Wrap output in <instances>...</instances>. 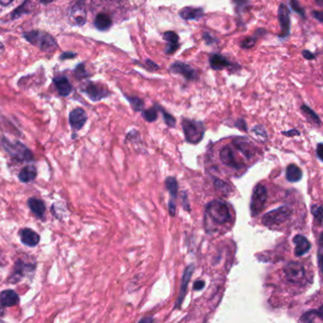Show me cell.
Here are the masks:
<instances>
[{
    "instance_id": "52",
    "label": "cell",
    "mask_w": 323,
    "mask_h": 323,
    "mask_svg": "<svg viewBox=\"0 0 323 323\" xmlns=\"http://www.w3.org/2000/svg\"><path fill=\"white\" fill-rule=\"evenodd\" d=\"M234 1L236 2V5H237V6H240L241 3L244 5V4L246 3L247 0H234Z\"/></svg>"
},
{
    "instance_id": "53",
    "label": "cell",
    "mask_w": 323,
    "mask_h": 323,
    "mask_svg": "<svg viewBox=\"0 0 323 323\" xmlns=\"http://www.w3.org/2000/svg\"><path fill=\"white\" fill-rule=\"evenodd\" d=\"M53 1H55V0H40V2L43 3V4H48V3H51Z\"/></svg>"
},
{
    "instance_id": "39",
    "label": "cell",
    "mask_w": 323,
    "mask_h": 323,
    "mask_svg": "<svg viewBox=\"0 0 323 323\" xmlns=\"http://www.w3.org/2000/svg\"><path fill=\"white\" fill-rule=\"evenodd\" d=\"M252 131H253V133H254L255 134H257V135H260V136H262V137H265V138H266V132H265V130H264L262 127H260V126H256V127H254Z\"/></svg>"
},
{
    "instance_id": "14",
    "label": "cell",
    "mask_w": 323,
    "mask_h": 323,
    "mask_svg": "<svg viewBox=\"0 0 323 323\" xmlns=\"http://www.w3.org/2000/svg\"><path fill=\"white\" fill-rule=\"evenodd\" d=\"M19 235H20L21 242L24 245L31 247L37 246L41 240L40 235L36 231H33L30 228L22 229L21 231H19Z\"/></svg>"
},
{
    "instance_id": "46",
    "label": "cell",
    "mask_w": 323,
    "mask_h": 323,
    "mask_svg": "<svg viewBox=\"0 0 323 323\" xmlns=\"http://www.w3.org/2000/svg\"><path fill=\"white\" fill-rule=\"evenodd\" d=\"M285 135H286V136H294V135H299L300 134V133L298 132V131H296V130H291V131H289V132H286V133H283Z\"/></svg>"
},
{
    "instance_id": "6",
    "label": "cell",
    "mask_w": 323,
    "mask_h": 323,
    "mask_svg": "<svg viewBox=\"0 0 323 323\" xmlns=\"http://www.w3.org/2000/svg\"><path fill=\"white\" fill-rule=\"evenodd\" d=\"M267 199V191L266 186L257 185L252 192L251 201H250V213L252 216L259 215L265 208V204Z\"/></svg>"
},
{
    "instance_id": "31",
    "label": "cell",
    "mask_w": 323,
    "mask_h": 323,
    "mask_svg": "<svg viewBox=\"0 0 323 323\" xmlns=\"http://www.w3.org/2000/svg\"><path fill=\"white\" fill-rule=\"evenodd\" d=\"M312 214L314 215L316 223L321 225L323 221V208L321 205H314L312 207Z\"/></svg>"
},
{
    "instance_id": "51",
    "label": "cell",
    "mask_w": 323,
    "mask_h": 323,
    "mask_svg": "<svg viewBox=\"0 0 323 323\" xmlns=\"http://www.w3.org/2000/svg\"><path fill=\"white\" fill-rule=\"evenodd\" d=\"M5 315V308H4V305L0 303V318L3 317Z\"/></svg>"
},
{
    "instance_id": "2",
    "label": "cell",
    "mask_w": 323,
    "mask_h": 323,
    "mask_svg": "<svg viewBox=\"0 0 323 323\" xmlns=\"http://www.w3.org/2000/svg\"><path fill=\"white\" fill-rule=\"evenodd\" d=\"M206 215L215 222L222 225L231 220V213L228 205L221 200H213L206 205Z\"/></svg>"
},
{
    "instance_id": "43",
    "label": "cell",
    "mask_w": 323,
    "mask_h": 323,
    "mask_svg": "<svg viewBox=\"0 0 323 323\" xmlns=\"http://www.w3.org/2000/svg\"><path fill=\"white\" fill-rule=\"evenodd\" d=\"M236 127H237V128H239L240 130L247 131L246 122H245L243 119H239V120L236 122Z\"/></svg>"
},
{
    "instance_id": "12",
    "label": "cell",
    "mask_w": 323,
    "mask_h": 323,
    "mask_svg": "<svg viewBox=\"0 0 323 323\" xmlns=\"http://www.w3.org/2000/svg\"><path fill=\"white\" fill-rule=\"evenodd\" d=\"M86 121H87L86 113L81 108H76L73 111H71V113L69 114V123L70 126L76 131L80 130L84 126V124L86 123Z\"/></svg>"
},
{
    "instance_id": "48",
    "label": "cell",
    "mask_w": 323,
    "mask_h": 323,
    "mask_svg": "<svg viewBox=\"0 0 323 323\" xmlns=\"http://www.w3.org/2000/svg\"><path fill=\"white\" fill-rule=\"evenodd\" d=\"M153 323V319L152 318H145L143 320H141L139 323Z\"/></svg>"
},
{
    "instance_id": "19",
    "label": "cell",
    "mask_w": 323,
    "mask_h": 323,
    "mask_svg": "<svg viewBox=\"0 0 323 323\" xmlns=\"http://www.w3.org/2000/svg\"><path fill=\"white\" fill-rule=\"evenodd\" d=\"M0 301L4 306L12 307L19 304L20 298L18 294L12 289H7L0 293Z\"/></svg>"
},
{
    "instance_id": "24",
    "label": "cell",
    "mask_w": 323,
    "mask_h": 323,
    "mask_svg": "<svg viewBox=\"0 0 323 323\" xmlns=\"http://www.w3.org/2000/svg\"><path fill=\"white\" fill-rule=\"evenodd\" d=\"M164 38L169 43V46L166 49V52L168 54L174 53L179 47V37H178V35L173 31H168L164 34Z\"/></svg>"
},
{
    "instance_id": "27",
    "label": "cell",
    "mask_w": 323,
    "mask_h": 323,
    "mask_svg": "<svg viewBox=\"0 0 323 323\" xmlns=\"http://www.w3.org/2000/svg\"><path fill=\"white\" fill-rule=\"evenodd\" d=\"M181 17L185 20H196L203 16V12L201 9H196V8H185L181 14Z\"/></svg>"
},
{
    "instance_id": "11",
    "label": "cell",
    "mask_w": 323,
    "mask_h": 323,
    "mask_svg": "<svg viewBox=\"0 0 323 323\" xmlns=\"http://www.w3.org/2000/svg\"><path fill=\"white\" fill-rule=\"evenodd\" d=\"M170 71L184 76L188 80H196L198 77L197 72L190 65L184 62H174L170 67Z\"/></svg>"
},
{
    "instance_id": "37",
    "label": "cell",
    "mask_w": 323,
    "mask_h": 323,
    "mask_svg": "<svg viewBox=\"0 0 323 323\" xmlns=\"http://www.w3.org/2000/svg\"><path fill=\"white\" fill-rule=\"evenodd\" d=\"M75 74L78 78H81V77H85L87 76V73L84 69V65L83 64H79L77 65L76 70H75Z\"/></svg>"
},
{
    "instance_id": "1",
    "label": "cell",
    "mask_w": 323,
    "mask_h": 323,
    "mask_svg": "<svg viewBox=\"0 0 323 323\" xmlns=\"http://www.w3.org/2000/svg\"><path fill=\"white\" fill-rule=\"evenodd\" d=\"M25 39L32 44L38 46L42 51L52 52L57 48V43L55 39L48 33L42 31H32L24 33Z\"/></svg>"
},
{
    "instance_id": "34",
    "label": "cell",
    "mask_w": 323,
    "mask_h": 323,
    "mask_svg": "<svg viewBox=\"0 0 323 323\" xmlns=\"http://www.w3.org/2000/svg\"><path fill=\"white\" fill-rule=\"evenodd\" d=\"M159 109L161 110V112H162V114H163L164 120H165L166 124H167L169 127H174L175 124H176V119L170 114V113H167V112L164 110V108L159 106Z\"/></svg>"
},
{
    "instance_id": "5",
    "label": "cell",
    "mask_w": 323,
    "mask_h": 323,
    "mask_svg": "<svg viewBox=\"0 0 323 323\" xmlns=\"http://www.w3.org/2000/svg\"><path fill=\"white\" fill-rule=\"evenodd\" d=\"M292 212V209L290 207L282 206L264 215L262 218V223L266 227L277 226L279 224L285 222L291 216Z\"/></svg>"
},
{
    "instance_id": "47",
    "label": "cell",
    "mask_w": 323,
    "mask_h": 323,
    "mask_svg": "<svg viewBox=\"0 0 323 323\" xmlns=\"http://www.w3.org/2000/svg\"><path fill=\"white\" fill-rule=\"evenodd\" d=\"M316 314H317V317H319L321 320L323 321V305L322 307H320V309L316 310Z\"/></svg>"
},
{
    "instance_id": "25",
    "label": "cell",
    "mask_w": 323,
    "mask_h": 323,
    "mask_svg": "<svg viewBox=\"0 0 323 323\" xmlns=\"http://www.w3.org/2000/svg\"><path fill=\"white\" fill-rule=\"evenodd\" d=\"M285 176H286V179H287L288 182L297 183V182L301 181V179L303 177V172H302V170H300V168L298 166L291 164L286 168Z\"/></svg>"
},
{
    "instance_id": "55",
    "label": "cell",
    "mask_w": 323,
    "mask_h": 323,
    "mask_svg": "<svg viewBox=\"0 0 323 323\" xmlns=\"http://www.w3.org/2000/svg\"><path fill=\"white\" fill-rule=\"evenodd\" d=\"M0 323H4L3 321H1V320H0Z\"/></svg>"
},
{
    "instance_id": "30",
    "label": "cell",
    "mask_w": 323,
    "mask_h": 323,
    "mask_svg": "<svg viewBox=\"0 0 323 323\" xmlns=\"http://www.w3.org/2000/svg\"><path fill=\"white\" fill-rule=\"evenodd\" d=\"M302 111L307 116V118L310 121H312L313 123H315L316 125H321V120H320L319 116L317 115V114L311 108L308 107L306 105H303Z\"/></svg>"
},
{
    "instance_id": "9",
    "label": "cell",
    "mask_w": 323,
    "mask_h": 323,
    "mask_svg": "<svg viewBox=\"0 0 323 323\" xmlns=\"http://www.w3.org/2000/svg\"><path fill=\"white\" fill-rule=\"evenodd\" d=\"M82 92L84 93L93 101H99L103 98L109 96L110 92L103 85L95 83L92 81L87 82L82 88Z\"/></svg>"
},
{
    "instance_id": "41",
    "label": "cell",
    "mask_w": 323,
    "mask_h": 323,
    "mask_svg": "<svg viewBox=\"0 0 323 323\" xmlns=\"http://www.w3.org/2000/svg\"><path fill=\"white\" fill-rule=\"evenodd\" d=\"M317 155L323 162V144H319L317 147Z\"/></svg>"
},
{
    "instance_id": "21",
    "label": "cell",
    "mask_w": 323,
    "mask_h": 323,
    "mask_svg": "<svg viewBox=\"0 0 323 323\" xmlns=\"http://www.w3.org/2000/svg\"><path fill=\"white\" fill-rule=\"evenodd\" d=\"M193 271H194V266L193 265H190L188 266L186 268H185V273H184V277H183V282H182V287H181V290H180V295H179V298L177 300V304H176V306H180L181 304L183 303V300L185 298V293H186V289H187V285L190 281V278L192 277V274H193Z\"/></svg>"
},
{
    "instance_id": "28",
    "label": "cell",
    "mask_w": 323,
    "mask_h": 323,
    "mask_svg": "<svg viewBox=\"0 0 323 323\" xmlns=\"http://www.w3.org/2000/svg\"><path fill=\"white\" fill-rule=\"evenodd\" d=\"M165 184H166V187H167L168 191L170 192L171 200H174V199H176V197H177L178 189H179L177 180L174 177H168L166 179Z\"/></svg>"
},
{
    "instance_id": "38",
    "label": "cell",
    "mask_w": 323,
    "mask_h": 323,
    "mask_svg": "<svg viewBox=\"0 0 323 323\" xmlns=\"http://www.w3.org/2000/svg\"><path fill=\"white\" fill-rule=\"evenodd\" d=\"M291 6H292L293 10H294L295 12H297L298 14H300L301 16H304V10L301 8V6H300L298 0H291Z\"/></svg>"
},
{
    "instance_id": "29",
    "label": "cell",
    "mask_w": 323,
    "mask_h": 323,
    "mask_svg": "<svg viewBox=\"0 0 323 323\" xmlns=\"http://www.w3.org/2000/svg\"><path fill=\"white\" fill-rule=\"evenodd\" d=\"M142 116L146 121H148L150 123L154 122L158 117V110L156 109V106L145 110L142 112Z\"/></svg>"
},
{
    "instance_id": "50",
    "label": "cell",
    "mask_w": 323,
    "mask_h": 323,
    "mask_svg": "<svg viewBox=\"0 0 323 323\" xmlns=\"http://www.w3.org/2000/svg\"><path fill=\"white\" fill-rule=\"evenodd\" d=\"M14 0H0V5L2 6H7L10 5Z\"/></svg>"
},
{
    "instance_id": "26",
    "label": "cell",
    "mask_w": 323,
    "mask_h": 323,
    "mask_svg": "<svg viewBox=\"0 0 323 323\" xmlns=\"http://www.w3.org/2000/svg\"><path fill=\"white\" fill-rule=\"evenodd\" d=\"M210 65L215 70H222L226 67L231 66V62L223 56L215 54L210 58Z\"/></svg>"
},
{
    "instance_id": "23",
    "label": "cell",
    "mask_w": 323,
    "mask_h": 323,
    "mask_svg": "<svg viewBox=\"0 0 323 323\" xmlns=\"http://www.w3.org/2000/svg\"><path fill=\"white\" fill-rule=\"evenodd\" d=\"M94 25L99 31H107L112 26V18L107 14H98L95 18Z\"/></svg>"
},
{
    "instance_id": "15",
    "label": "cell",
    "mask_w": 323,
    "mask_h": 323,
    "mask_svg": "<svg viewBox=\"0 0 323 323\" xmlns=\"http://www.w3.org/2000/svg\"><path fill=\"white\" fill-rule=\"evenodd\" d=\"M232 143L235 146V148L240 152L244 154L247 159H250L252 156H254L255 154L254 146L247 139L244 137H237L232 141Z\"/></svg>"
},
{
    "instance_id": "45",
    "label": "cell",
    "mask_w": 323,
    "mask_h": 323,
    "mask_svg": "<svg viewBox=\"0 0 323 323\" xmlns=\"http://www.w3.org/2000/svg\"><path fill=\"white\" fill-rule=\"evenodd\" d=\"M204 285H205V284H204L203 281H198V282L195 283V285H194V288L197 289V290H200V289H202V288H203Z\"/></svg>"
},
{
    "instance_id": "49",
    "label": "cell",
    "mask_w": 323,
    "mask_h": 323,
    "mask_svg": "<svg viewBox=\"0 0 323 323\" xmlns=\"http://www.w3.org/2000/svg\"><path fill=\"white\" fill-rule=\"evenodd\" d=\"M304 56L306 58V59H313L314 58V55L308 51H304Z\"/></svg>"
},
{
    "instance_id": "35",
    "label": "cell",
    "mask_w": 323,
    "mask_h": 323,
    "mask_svg": "<svg viewBox=\"0 0 323 323\" xmlns=\"http://www.w3.org/2000/svg\"><path fill=\"white\" fill-rule=\"evenodd\" d=\"M215 187L216 190H219V191H222L224 193H230L231 191V187L229 186L228 184L224 183L223 181H220V180H217V179H215Z\"/></svg>"
},
{
    "instance_id": "42",
    "label": "cell",
    "mask_w": 323,
    "mask_h": 323,
    "mask_svg": "<svg viewBox=\"0 0 323 323\" xmlns=\"http://www.w3.org/2000/svg\"><path fill=\"white\" fill-rule=\"evenodd\" d=\"M313 14V16L319 20L320 22H323V12H319V11H315L312 13Z\"/></svg>"
},
{
    "instance_id": "4",
    "label": "cell",
    "mask_w": 323,
    "mask_h": 323,
    "mask_svg": "<svg viewBox=\"0 0 323 323\" xmlns=\"http://www.w3.org/2000/svg\"><path fill=\"white\" fill-rule=\"evenodd\" d=\"M182 126L185 133V140L188 143L197 145L203 138L205 133V128L202 122L184 118L182 120Z\"/></svg>"
},
{
    "instance_id": "16",
    "label": "cell",
    "mask_w": 323,
    "mask_h": 323,
    "mask_svg": "<svg viewBox=\"0 0 323 323\" xmlns=\"http://www.w3.org/2000/svg\"><path fill=\"white\" fill-rule=\"evenodd\" d=\"M279 21L282 29V36L285 37L290 30V18L288 10L284 4H281L279 8Z\"/></svg>"
},
{
    "instance_id": "33",
    "label": "cell",
    "mask_w": 323,
    "mask_h": 323,
    "mask_svg": "<svg viewBox=\"0 0 323 323\" xmlns=\"http://www.w3.org/2000/svg\"><path fill=\"white\" fill-rule=\"evenodd\" d=\"M316 317H317L316 310L309 311V312L304 313V314L301 317V319H300V323H312L314 322V320H315Z\"/></svg>"
},
{
    "instance_id": "8",
    "label": "cell",
    "mask_w": 323,
    "mask_h": 323,
    "mask_svg": "<svg viewBox=\"0 0 323 323\" xmlns=\"http://www.w3.org/2000/svg\"><path fill=\"white\" fill-rule=\"evenodd\" d=\"M284 270L287 281L292 284H301L305 276V269L299 262L288 263Z\"/></svg>"
},
{
    "instance_id": "44",
    "label": "cell",
    "mask_w": 323,
    "mask_h": 323,
    "mask_svg": "<svg viewBox=\"0 0 323 323\" xmlns=\"http://www.w3.org/2000/svg\"><path fill=\"white\" fill-rule=\"evenodd\" d=\"M75 56H76V54H74V53H71V52H65V53H63L62 56H61V59H62V60L70 59V58H74Z\"/></svg>"
},
{
    "instance_id": "22",
    "label": "cell",
    "mask_w": 323,
    "mask_h": 323,
    "mask_svg": "<svg viewBox=\"0 0 323 323\" xmlns=\"http://www.w3.org/2000/svg\"><path fill=\"white\" fill-rule=\"evenodd\" d=\"M37 176V170L34 166H27L23 168L18 174V179L23 184H29L32 182Z\"/></svg>"
},
{
    "instance_id": "13",
    "label": "cell",
    "mask_w": 323,
    "mask_h": 323,
    "mask_svg": "<svg viewBox=\"0 0 323 323\" xmlns=\"http://www.w3.org/2000/svg\"><path fill=\"white\" fill-rule=\"evenodd\" d=\"M70 21L77 26H82L86 21V12L83 5V0H80L72 8L70 13Z\"/></svg>"
},
{
    "instance_id": "54",
    "label": "cell",
    "mask_w": 323,
    "mask_h": 323,
    "mask_svg": "<svg viewBox=\"0 0 323 323\" xmlns=\"http://www.w3.org/2000/svg\"><path fill=\"white\" fill-rule=\"evenodd\" d=\"M3 51H4V46H3V45L0 43V54H1Z\"/></svg>"
},
{
    "instance_id": "32",
    "label": "cell",
    "mask_w": 323,
    "mask_h": 323,
    "mask_svg": "<svg viewBox=\"0 0 323 323\" xmlns=\"http://www.w3.org/2000/svg\"><path fill=\"white\" fill-rule=\"evenodd\" d=\"M127 99L129 100L130 104L132 105L133 109L135 112H139L141 111L143 107H144V102L142 99H140L137 96H126Z\"/></svg>"
},
{
    "instance_id": "10",
    "label": "cell",
    "mask_w": 323,
    "mask_h": 323,
    "mask_svg": "<svg viewBox=\"0 0 323 323\" xmlns=\"http://www.w3.org/2000/svg\"><path fill=\"white\" fill-rule=\"evenodd\" d=\"M219 158L221 160V162L226 165L227 167L231 168L233 170H240L243 169L244 166L242 164H239L236 159L235 156L233 153V151L231 150L230 146H225L220 150L219 152Z\"/></svg>"
},
{
    "instance_id": "17",
    "label": "cell",
    "mask_w": 323,
    "mask_h": 323,
    "mask_svg": "<svg viewBox=\"0 0 323 323\" xmlns=\"http://www.w3.org/2000/svg\"><path fill=\"white\" fill-rule=\"evenodd\" d=\"M293 242L295 244V255L298 257L304 255L311 248L310 242L304 235H296L293 239Z\"/></svg>"
},
{
    "instance_id": "7",
    "label": "cell",
    "mask_w": 323,
    "mask_h": 323,
    "mask_svg": "<svg viewBox=\"0 0 323 323\" xmlns=\"http://www.w3.org/2000/svg\"><path fill=\"white\" fill-rule=\"evenodd\" d=\"M36 268L35 264L25 263L22 260H17L14 266V271L12 275L9 278L8 282L12 284H16L20 282L23 278L30 276V274H33Z\"/></svg>"
},
{
    "instance_id": "40",
    "label": "cell",
    "mask_w": 323,
    "mask_h": 323,
    "mask_svg": "<svg viewBox=\"0 0 323 323\" xmlns=\"http://www.w3.org/2000/svg\"><path fill=\"white\" fill-rule=\"evenodd\" d=\"M169 212L171 216H175L176 215V204L174 200H170L169 203Z\"/></svg>"
},
{
    "instance_id": "20",
    "label": "cell",
    "mask_w": 323,
    "mask_h": 323,
    "mask_svg": "<svg viewBox=\"0 0 323 323\" xmlns=\"http://www.w3.org/2000/svg\"><path fill=\"white\" fill-rule=\"evenodd\" d=\"M53 82L57 88V91L59 93L60 95L62 96H67L69 95L72 90L73 87L70 83V81L68 80V78L65 77H57L53 79Z\"/></svg>"
},
{
    "instance_id": "18",
    "label": "cell",
    "mask_w": 323,
    "mask_h": 323,
    "mask_svg": "<svg viewBox=\"0 0 323 323\" xmlns=\"http://www.w3.org/2000/svg\"><path fill=\"white\" fill-rule=\"evenodd\" d=\"M28 205H29L31 212L36 215L39 219H41V220L45 219L46 205H45L43 200L36 199V198H31L28 200Z\"/></svg>"
},
{
    "instance_id": "3",
    "label": "cell",
    "mask_w": 323,
    "mask_h": 323,
    "mask_svg": "<svg viewBox=\"0 0 323 323\" xmlns=\"http://www.w3.org/2000/svg\"><path fill=\"white\" fill-rule=\"evenodd\" d=\"M2 146L9 155L16 161L31 162L33 160L32 152L19 141H10L9 139L3 137Z\"/></svg>"
},
{
    "instance_id": "36",
    "label": "cell",
    "mask_w": 323,
    "mask_h": 323,
    "mask_svg": "<svg viewBox=\"0 0 323 323\" xmlns=\"http://www.w3.org/2000/svg\"><path fill=\"white\" fill-rule=\"evenodd\" d=\"M319 263L323 275V232L320 237V247H319Z\"/></svg>"
}]
</instances>
